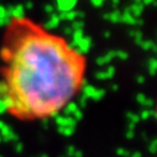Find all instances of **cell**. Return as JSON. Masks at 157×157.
<instances>
[{
  "instance_id": "obj_2",
  "label": "cell",
  "mask_w": 157,
  "mask_h": 157,
  "mask_svg": "<svg viewBox=\"0 0 157 157\" xmlns=\"http://www.w3.org/2000/svg\"><path fill=\"white\" fill-rule=\"evenodd\" d=\"M75 3H77V0H58V6L61 10L68 11L74 6Z\"/></svg>"
},
{
  "instance_id": "obj_1",
  "label": "cell",
  "mask_w": 157,
  "mask_h": 157,
  "mask_svg": "<svg viewBox=\"0 0 157 157\" xmlns=\"http://www.w3.org/2000/svg\"><path fill=\"white\" fill-rule=\"evenodd\" d=\"M0 61V113L19 121L58 116L84 88L83 52L24 15L8 21Z\"/></svg>"
},
{
  "instance_id": "obj_3",
  "label": "cell",
  "mask_w": 157,
  "mask_h": 157,
  "mask_svg": "<svg viewBox=\"0 0 157 157\" xmlns=\"http://www.w3.org/2000/svg\"><path fill=\"white\" fill-rule=\"evenodd\" d=\"M156 117H157V105H156Z\"/></svg>"
}]
</instances>
